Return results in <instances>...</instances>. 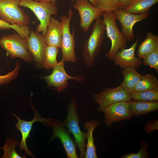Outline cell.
<instances>
[{
    "instance_id": "1",
    "label": "cell",
    "mask_w": 158,
    "mask_h": 158,
    "mask_svg": "<svg viewBox=\"0 0 158 158\" xmlns=\"http://www.w3.org/2000/svg\"><path fill=\"white\" fill-rule=\"evenodd\" d=\"M105 32V24L101 16L99 17L95 20L91 33L83 46V56L87 67L94 64L100 50Z\"/></svg>"
},
{
    "instance_id": "2",
    "label": "cell",
    "mask_w": 158,
    "mask_h": 158,
    "mask_svg": "<svg viewBox=\"0 0 158 158\" xmlns=\"http://www.w3.org/2000/svg\"><path fill=\"white\" fill-rule=\"evenodd\" d=\"M77 101L72 98L67 107V115L64 120L62 122L64 127L68 128V131L73 134L76 146L79 149V158H85L86 148V140L87 133H83L80 130L79 125L80 119L78 114L76 105Z\"/></svg>"
},
{
    "instance_id": "3",
    "label": "cell",
    "mask_w": 158,
    "mask_h": 158,
    "mask_svg": "<svg viewBox=\"0 0 158 158\" xmlns=\"http://www.w3.org/2000/svg\"><path fill=\"white\" fill-rule=\"evenodd\" d=\"M19 5L20 6L28 8L33 11L40 22L36 27V31L42 32L44 37L50 22L51 16H56L58 14V7L56 4L51 1L21 0Z\"/></svg>"
},
{
    "instance_id": "4",
    "label": "cell",
    "mask_w": 158,
    "mask_h": 158,
    "mask_svg": "<svg viewBox=\"0 0 158 158\" xmlns=\"http://www.w3.org/2000/svg\"><path fill=\"white\" fill-rule=\"evenodd\" d=\"M0 47L11 58H19L29 63L34 60L28 49L27 38L17 32L2 36L0 38Z\"/></svg>"
},
{
    "instance_id": "5",
    "label": "cell",
    "mask_w": 158,
    "mask_h": 158,
    "mask_svg": "<svg viewBox=\"0 0 158 158\" xmlns=\"http://www.w3.org/2000/svg\"><path fill=\"white\" fill-rule=\"evenodd\" d=\"M102 16L105 26L107 36L111 43V49L105 54V56L111 61L119 50L126 47L127 41L117 27L115 16L113 12H104Z\"/></svg>"
},
{
    "instance_id": "6",
    "label": "cell",
    "mask_w": 158,
    "mask_h": 158,
    "mask_svg": "<svg viewBox=\"0 0 158 158\" xmlns=\"http://www.w3.org/2000/svg\"><path fill=\"white\" fill-rule=\"evenodd\" d=\"M21 0H0V19L11 25L25 27L30 23L28 15L20 7Z\"/></svg>"
},
{
    "instance_id": "7",
    "label": "cell",
    "mask_w": 158,
    "mask_h": 158,
    "mask_svg": "<svg viewBox=\"0 0 158 158\" xmlns=\"http://www.w3.org/2000/svg\"><path fill=\"white\" fill-rule=\"evenodd\" d=\"M73 15L72 9L70 8L68 11V16L62 15L60 17L62 31L61 49L62 58L66 62L75 63L77 61L75 54L74 35L75 30L73 29L71 33L70 29V23Z\"/></svg>"
},
{
    "instance_id": "8",
    "label": "cell",
    "mask_w": 158,
    "mask_h": 158,
    "mask_svg": "<svg viewBox=\"0 0 158 158\" xmlns=\"http://www.w3.org/2000/svg\"><path fill=\"white\" fill-rule=\"evenodd\" d=\"M93 97L95 101L99 104L97 110L103 111L112 104L121 102L131 100L130 94L120 86L114 88H104L100 93H95Z\"/></svg>"
},
{
    "instance_id": "9",
    "label": "cell",
    "mask_w": 158,
    "mask_h": 158,
    "mask_svg": "<svg viewBox=\"0 0 158 158\" xmlns=\"http://www.w3.org/2000/svg\"><path fill=\"white\" fill-rule=\"evenodd\" d=\"M64 61L62 57L61 61L53 67L52 73L50 75L42 77L47 83L48 86L53 87L58 92L66 89L68 80H74L79 82L83 80V77L81 76L68 75L64 69Z\"/></svg>"
},
{
    "instance_id": "10",
    "label": "cell",
    "mask_w": 158,
    "mask_h": 158,
    "mask_svg": "<svg viewBox=\"0 0 158 158\" xmlns=\"http://www.w3.org/2000/svg\"><path fill=\"white\" fill-rule=\"evenodd\" d=\"M74 8L78 12L80 18V26L84 32H87L93 23L103 13L94 6L89 0H75Z\"/></svg>"
},
{
    "instance_id": "11",
    "label": "cell",
    "mask_w": 158,
    "mask_h": 158,
    "mask_svg": "<svg viewBox=\"0 0 158 158\" xmlns=\"http://www.w3.org/2000/svg\"><path fill=\"white\" fill-rule=\"evenodd\" d=\"M116 19L120 22L122 28V33L127 41H132L135 36L133 27L137 23L148 17L150 13L135 14L128 13L121 8L113 12Z\"/></svg>"
},
{
    "instance_id": "12",
    "label": "cell",
    "mask_w": 158,
    "mask_h": 158,
    "mask_svg": "<svg viewBox=\"0 0 158 158\" xmlns=\"http://www.w3.org/2000/svg\"><path fill=\"white\" fill-rule=\"evenodd\" d=\"M49 126L52 128L53 132L50 140L56 138H59L63 146L67 158H79L77 154L75 142L65 128L62 122L52 120L49 123Z\"/></svg>"
},
{
    "instance_id": "13",
    "label": "cell",
    "mask_w": 158,
    "mask_h": 158,
    "mask_svg": "<svg viewBox=\"0 0 158 158\" xmlns=\"http://www.w3.org/2000/svg\"><path fill=\"white\" fill-rule=\"evenodd\" d=\"M32 106L34 111V116L33 119L31 121H26L21 119L15 113H11V114L15 116L18 120V122L16 124V126L20 131L22 135V140L19 144L20 150L25 151L27 154L35 158L28 149L26 144V140L29 136L33 123L35 122L40 121L45 125L49 126V123L53 120V118L47 119L42 117L32 105Z\"/></svg>"
},
{
    "instance_id": "14",
    "label": "cell",
    "mask_w": 158,
    "mask_h": 158,
    "mask_svg": "<svg viewBox=\"0 0 158 158\" xmlns=\"http://www.w3.org/2000/svg\"><path fill=\"white\" fill-rule=\"evenodd\" d=\"M28 48L37 66L43 67L45 49L47 46L44 36L42 34L30 30L28 37L27 38Z\"/></svg>"
},
{
    "instance_id": "15",
    "label": "cell",
    "mask_w": 158,
    "mask_h": 158,
    "mask_svg": "<svg viewBox=\"0 0 158 158\" xmlns=\"http://www.w3.org/2000/svg\"><path fill=\"white\" fill-rule=\"evenodd\" d=\"M103 111L104 114V122L108 127L114 122L130 119L132 116L128 102H121L112 104Z\"/></svg>"
},
{
    "instance_id": "16",
    "label": "cell",
    "mask_w": 158,
    "mask_h": 158,
    "mask_svg": "<svg viewBox=\"0 0 158 158\" xmlns=\"http://www.w3.org/2000/svg\"><path fill=\"white\" fill-rule=\"evenodd\" d=\"M139 40L137 37L131 47L128 49L123 48L119 50L114 56L113 61L116 66L121 69L130 67L138 68L142 63V60L136 57L135 51Z\"/></svg>"
},
{
    "instance_id": "17",
    "label": "cell",
    "mask_w": 158,
    "mask_h": 158,
    "mask_svg": "<svg viewBox=\"0 0 158 158\" xmlns=\"http://www.w3.org/2000/svg\"><path fill=\"white\" fill-rule=\"evenodd\" d=\"M62 31L59 21L54 17L51 18L44 39L47 45L60 48L61 42Z\"/></svg>"
},
{
    "instance_id": "18",
    "label": "cell",
    "mask_w": 158,
    "mask_h": 158,
    "mask_svg": "<svg viewBox=\"0 0 158 158\" xmlns=\"http://www.w3.org/2000/svg\"><path fill=\"white\" fill-rule=\"evenodd\" d=\"M100 121L96 120H91L83 124L84 128L87 130V143L86 148L85 158H97L96 154V147L95 146L94 139L93 136V132L94 130L97 126L100 124Z\"/></svg>"
},
{
    "instance_id": "19",
    "label": "cell",
    "mask_w": 158,
    "mask_h": 158,
    "mask_svg": "<svg viewBox=\"0 0 158 158\" xmlns=\"http://www.w3.org/2000/svg\"><path fill=\"white\" fill-rule=\"evenodd\" d=\"M132 116H140L158 110V101H140L133 100L128 102Z\"/></svg>"
},
{
    "instance_id": "20",
    "label": "cell",
    "mask_w": 158,
    "mask_h": 158,
    "mask_svg": "<svg viewBox=\"0 0 158 158\" xmlns=\"http://www.w3.org/2000/svg\"><path fill=\"white\" fill-rule=\"evenodd\" d=\"M123 69L122 73L124 79L120 86L130 95L134 91L135 86L142 75L134 67H128Z\"/></svg>"
},
{
    "instance_id": "21",
    "label": "cell",
    "mask_w": 158,
    "mask_h": 158,
    "mask_svg": "<svg viewBox=\"0 0 158 158\" xmlns=\"http://www.w3.org/2000/svg\"><path fill=\"white\" fill-rule=\"evenodd\" d=\"M157 49L158 36L148 31L145 40L139 46L137 56L140 59H143Z\"/></svg>"
},
{
    "instance_id": "22",
    "label": "cell",
    "mask_w": 158,
    "mask_h": 158,
    "mask_svg": "<svg viewBox=\"0 0 158 158\" xmlns=\"http://www.w3.org/2000/svg\"><path fill=\"white\" fill-rule=\"evenodd\" d=\"M158 2V0H134L124 10L133 14H144Z\"/></svg>"
},
{
    "instance_id": "23",
    "label": "cell",
    "mask_w": 158,
    "mask_h": 158,
    "mask_svg": "<svg viewBox=\"0 0 158 158\" xmlns=\"http://www.w3.org/2000/svg\"><path fill=\"white\" fill-rule=\"evenodd\" d=\"M158 87V80L150 73L142 75L135 87L134 91H141L153 89Z\"/></svg>"
},
{
    "instance_id": "24",
    "label": "cell",
    "mask_w": 158,
    "mask_h": 158,
    "mask_svg": "<svg viewBox=\"0 0 158 158\" xmlns=\"http://www.w3.org/2000/svg\"><path fill=\"white\" fill-rule=\"evenodd\" d=\"M131 99L140 101H158V87L141 91H133L130 95Z\"/></svg>"
},
{
    "instance_id": "25",
    "label": "cell",
    "mask_w": 158,
    "mask_h": 158,
    "mask_svg": "<svg viewBox=\"0 0 158 158\" xmlns=\"http://www.w3.org/2000/svg\"><path fill=\"white\" fill-rule=\"evenodd\" d=\"M59 52V47L47 45L45 50L43 67L49 69L56 64L57 56Z\"/></svg>"
},
{
    "instance_id": "26",
    "label": "cell",
    "mask_w": 158,
    "mask_h": 158,
    "mask_svg": "<svg viewBox=\"0 0 158 158\" xmlns=\"http://www.w3.org/2000/svg\"><path fill=\"white\" fill-rule=\"evenodd\" d=\"M19 142L17 139L7 138L4 146L1 148L4 151L3 158H23L16 150V146L19 145Z\"/></svg>"
},
{
    "instance_id": "27",
    "label": "cell",
    "mask_w": 158,
    "mask_h": 158,
    "mask_svg": "<svg viewBox=\"0 0 158 158\" xmlns=\"http://www.w3.org/2000/svg\"><path fill=\"white\" fill-rule=\"evenodd\" d=\"M96 7L103 12H112L120 8L119 0H96Z\"/></svg>"
},
{
    "instance_id": "28",
    "label": "cell",
    "mask_w": 158,
    "mask_h": 158,
    "mask_svg": "<svg viewBox=\"0 0 158 158\" xmlns=\"http://www.w3.org/2000/svg\"><path fill=\"white\" fill-rule=\"evenodd\" d=\"M11 29H14L23 37L27 38L29 36L30 30L28 26L20 27L17 25L11 24L0 19V30Z\"/></svg>"
},
{
    "instance_id": "29",
    "label": "cell",
    "mask_w": 158,
    "mask_h": 158,
    "mask_svg": "<svg viewBox=\"0 0 158 158\" xmlns=\"http://www.w3.org/2000/svg\"><path fill=\"white\" fill-rule=\"evenodd\" d=\"M142 63L149 66L158 72V49L151 52L143 59Z\"/></svg>"
},
{
    "instance_id": "30",
    "label": "cell",
    "mask_w": 158,
    "mask_h": 158,
    "mask_svg": "<svg viewBox=\"0 0 158 158\" xmlns=\"http://www.w3.org/2000/svg\"><path fill=\"white\" fill-rule=\"evenodd\" d=\"M20 69V64L17 61L16 67L12 71L4 75H0V85L9 83L17 77Z\"/></svg>"
},
{
    "instance_id": "31",
    "label": "cell",
    "mask_w": 158,
    "mask_h": 158,
    "mask_svg": "<svg viewBox=\"0 0 158 158\" xmlns=\"http://www.w3.org/2000/svg\"><path fill=\"white\" fill-rule=\"evenodd\" d=\"M148 145L145 143L142 142L139 152L136 153H130L123 155L122 158H146L148 157L147 151Z\"/></svg>"
},
{
    "instance_id": "32",
    "label": "cell",
    "mask_w": 158,
    "mask_h": 158,
    "mask_svg": "<svg viewBox=\"0 0 158 158\" xmlns=\"http://www.w3.org/2000/svg\"><path fill=\"white\" fill-rule=\"evenodd\" d=\"M144 129L147 134H149L155 130H158V120L154 119L147 121Z\"/></svg>"
},
{
    "instance_id": "33",
    "label": "cell",
    "mask_w": 158,
    "mask_h": 158,
    "mask_svg": "<svg viewBox=\"0 0 158 158\" xmlns=\"http://www.w3.org/2000/svg\"><path fill=\"white\" fill-rule=\"evenodd\" d=\"M120 8L125 10L134 0H119Z\"/></svg>"
},
{
    "instance_id": "34",
    "label": "cell",
    "mask_w": 158,
    "mask_h": 158,
    "mask_svg": "<svg viewBox=\"0 0 158 158\" xmlns=\"http://www.w3.org/2000/svg\"><path fill=\"white\" fill-rule=\"evenodd\" d=\"M56 0H39V1L40 2L51 1L54 4H56Z\"/></svg>"
},
{
    "instance_id": "35",
    "label": "cell",
    "mask_w": 158,
    "mask_h": 158,
    "mask_svg": "<svg viewBox=\"0 0 158 158\" xmlns=\"http://www.w3.org/2000/svg\"><path fill=\"white\" fill-rule=\"evenodd\" d=\"M94 6H96V0H89Z\"/></svg>"
},
{
    "instance_id": "36",
    "label": "cell",
    "mask_w": 158,
    "mask_h": 158,
    "mask_svg": "<svg viewBox=\"0 0 158 158\" xmlns=\"http://www.w3.org/2000/svg\"><path fill=\"white\" fill-rule=\"evenodd\" d=\"M34 0L37 1H39V0Z\"/></svg>"
}]
</instances>
